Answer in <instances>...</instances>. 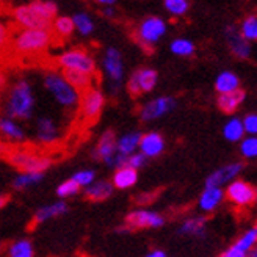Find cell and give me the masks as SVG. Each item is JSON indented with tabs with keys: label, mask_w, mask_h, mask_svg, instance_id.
I'll return each mask as SVG.
<instances>
[{
	"label": "cell",
	"mask_w": 257,
	"mask_h": 257,
	"mask_svg": "<svg viewBox=\"0 0 257 257\" xmlns=\"http://www.w3.org/2000/svg\"><path fill=\"white\" fill-rule=\"evenodd\" d=\"M57 40L52 29H22L11 38V50L22 58H38Z\"/></svg>",
	"instance_id": "cell-1"
},
{
	"label": "cell",
	"mask_w": 257,
	"mask_h": 257,
	"mask_svg": "<svg viewBox=\"0 0 257 257\" xmlns=\"http://www.w3.org/2000/svg\"><path fill=\"white\" fill-rule=\"evenodd\" d=\"M35 110V96L32 91V85L21 79L10 88L7 102H5V111L13 119H30Z\"/></svg>",
	"instance_id": "cell-2"
},
{
	"label": "cell",
	"mask_w": 257,
	"mask_h": 257,
	"mask_svg": "<svg viewBox=\"0 0 257 257\" xmlns=\"http://www.w3.org/2000/svg\"><path fill=\"white\" fill-rule=\"evenodd\" d=\"M2 157L21 173H44L52 166V159L38 154L27 148H10L5 146L2 151Z\"/></svg>",
	"instance_id": "cell-3"
},
{
	"label": "cell",
	"mask_w": 257,
	"mask_h": 257,
	"mask_svg": "<svg viewBox=\"0 0 257 257\" xmlns=\"http://www.w3.org/2000/svg\"><path fill=\"white\" fill-rule=\"evenodd\" d=\"M44 86L47 91L55 97V100L64 108H72L77 107L80 102L79 91L64 79L63 74L49 71L44 75Z\"/></svg>",
	"instance_id": "cell-4"
},
{
	"label": "cell",
	"mask_w": 257,
	"mask_h": 257,
	"mask_svg": "<svg viewBox=\"0 0 257 257\" xmlns=\"http://www.w3.org/2000/svg\"><path fill=\"white\" fill-rule=\"evenodd\" d=\"M166 29H168V25L162 18L148 16L138 24L135 30V41L143 50L152 52L154 46L166 35Z\"/></svg>",
	"instance_id": "cell-5"
},
{
	"label": "cell",
	"mask_w": 257,
	"mask_h": 257,
	"mask_svg": "<svg viewBox=\"0 0 257 257\" xmlns=\"http://www.w3.org/2000/svg\"><path fill=\"white\" fill-rule=\"evenodd\" d=\"M105 94L97 86L88 88L86 91L80 94V116L83 119L85 125H93L100 118L102 110L105 107Z\"/></svg>",
	"instance_id": "cell-6"
},
{
	"label": "cell",
	"mask_w": 257,
	"mask_h": 257,
	"mask_svg": "<svg viewBox=\"0 0 257 257\" xmlns=\"http://www.w3.org/2000/svg\"><path fill=\"white\" fill-rule=\"evenodd\" d=\"M55 63L61 69H77V71H83V72L97 75L96 60L89 55L85 49H80V47L63 52L61 55L57 57Z\"/></svg>",
	"instance_id": "cell-7"
},
{
	"label": "cell",
	"mask_w": 257,
	"mask_h": 257,
	"mask_svg": "<svg viewBox=\"0 0 257 257\" xmlns=\"http://www.w3.org/2000/svg\"><path fill=\"white\" fill-rule=\"evenodd\" d=\"M159 74L152 68H140L132 72L127 80V91L132 97H138L141 94L151 93L157 86Z\"/></svg>",
	"instance_id": "cell-8"
},
{
	"label": "cell",
	"mask_w": 257,
	"mask_h": 257,
	"mask_svg": "<svg viewBox=\"0 0 257 257\" xmlns=\"http://www.w3.org/2000/svg\"><path fill=\"white\" fill-rule=\"evenodd\" d=\"M177 105V102L171 96H159L156 99H152L140 108V119L143 122H152L157 121L163 116H166L168 113H171Z\"/></svg>",
	"instance_id": "cell-9"
},
{
	"label": "cell",
	"mask_w": 257,
	"mask_h": 257,
	"mask_svg": "<svg viewBox=\"0 0 257 257\" xmlns=\"http://www.w3.org/2000/svg\"><path fill=\"white\" fill-rule=\"evenodd\" d=\"M131 230L135 229H159L165 224V216L159 212L146 210V209H137L132 210L125 216V223Z\"/></svg>",
	"instance_id": "cell-10"
},
{
	"label": "cell",
	"mask_w": 257,
	"mask_h": 257,
	"mask_svg": "<svg viewBox=\"0 0 257 257\" xmlns=\"http://www.w3.org/2000/svg\"><path fill=\"white\" fill-rule=\"evenodd\" d=\"M224 196L237 207H248V205L255 202V188L245 181L235 179V181L227 184Z\"/></svg>",
	"instance_id": "cell-11"
},
{
	"label": "cell",
	"mask_w": 257,
	"mask_h": 257,
	"mask_svg": "<svg viewBox=\"0 0 257 257\" xmlns=\"http://www.w3.org/2000/svg\"><path fill=\"white\" fill-rule=\"evenodd\" d=\"M11 16L22 29H52V22L38 15L30 5H21L13 8Z\"/></svg>",
	"instance_id": "cell-12"
},
{
	"label": "cell",
	"mask_w": 257,
	"mask_h": 257,
	"mask_svg": "<svg viewBox=\"0 0 257 257\" xmlns=\"http://www.w3.org/2000/svg\"><path fill=\"white\" fill-rule=\"evenodd\" d=\"M116 132L113 131V128H107V131L100 135L97 145L94 146L93 152H91V157L94 160H99V162H104L107 166L111 165V160L114 157V154L118 152V148H116Z\"/></svg>",
	"instance_id": "cell-13"
},
{
	"label": "cell",
	"mask_w": 257,
	"mask_h": 257,
	"mask_svg": "<svg viewBox=\"0 0 257 257\" xmlns=\"http://www.w3.org/2000/svg\"><path fill=\"white\" fill-rule=\"evenodd\" d=\"M224 40L234 57L240 60H246L251 57V43L243 38V35L235 25H227L224 29Z\"/></svg>",
	"instance_id": "cell-14"
},
{
	"label": "cell",
	"mask_w": 257,
	"mask_h": 257,
	"mask_svg": "<svg viewBox=\"0 0 257 257\" xmlns=\"http://www.w3.org/2000/svg\"><path fill=\"white\" fill-rule=\"evenodd\" d=\"M241 171H243V163H240V162L227 163V165L221 166V168L215 170L212 174H209L207 179H205V185H207V187H221L223 188L224 185L235 181Z\"/></svg>",
	"instance_id": "cell-15"
},
{
	"label": "cell",
	"mask_w": 257,
	"mask_h": 257,
	"mask_svg": "<svg viewBox=\"0 0 257 257\" xmlns=\"http://www.w3.org/2000/svg\"><path fill=\"white\" fill-rule=\"evenodd\" d=\"M104 71L108 75L110 82L122 83L124 79V64H122V55L118 49L110 47L105 50L104 55Z\"/></svg>",
	"instance_id": "cell-16"
},
{
	"label": "cell",
	"mask_w": 257,
	"mask_h": 257,
	"mask_svg": "<svg viewBox=\"0 0 257 257\" xmlns=\"http://www.w3.org/2000/svg\"><path fill=\"white\" fill-rule=\"evenodd\" d=\"M224 198H226L224 196V190L221 187H207V185H205V188L199 195L198 207L204 213L215 212L218 209V205L223 202Z\"/></svg>",
	"instance_id": "cell-17"
},
{
	"label": "cell",
	"mask_w": 257,
	"mask_h": 257,
	"mask_svg": "<svg viewBox=\"0 0 257 257\" xmlns=\"http://www.w3.org/2000/svg\"><path fill=\"white\" fill-rule=\"evenodd\" d=\"M138 149L148 159H156L165 151V138L159 132H148L145 135H141Z\"/></svg>",
	"instance_id": "cell-18"
},
{
	"label": "cell",
	"mask_w": 257,
	"mask_h": 257,
	"mask_svg": "<svg viewBox=\"0 0 257 257\" xmlns=\"http://www.w3.org/2000/svg\"><path fill=\"white\" fill-rule=\"evenodd\" d=\"M205 232H207V218L205 216H190L184 220L177 229L179 235L195 238H204Z\"/></svg>",
	"instance_id": "cell-19"
},
{
	"label": "cell",
	"mask_w": 257,
	"mask_h": 257,
	"mask_svg": "<svg viewBox=\"0 0 257 257\" xmlns=\"http://www.w3.org/2000/svg\"><path fill=\"white\" fill-rule=\"evenodd\" d=\"M113 190H114V185L110 181H94L93 184L85 187L83 195L88 201L100 202V201L108 199L113 195Z\"/></svg>",
	"instance_id": "cell-20"
},
{
	"label": "cell",
	"mask_w": 257,
	"mask_h": 257,
	"mask_svg": "<svg viewBox=\"0 0 257 257\" xmlns=\"http://www.w3.org/2000/svg\"><path fill=\"white\" fill-rule=\"evenodd\" d=\"M63 77L66 79L77 91L79 94H82L83 91H86L88 88L93 86V82H94V77L93 74L89 72H83V71H77V69H63Z\"/></svg>",
	"instance_id": "cell-21"
},
{
	"label": "cell",
	"mask_w": 257,
	"mask_h": 257,
	"mask_svg": "<svg viewBox=\"0 0 257 257\" xmlns=\"http://www.w3.org/2000/svg\"><path fill=\"white\" fill-rule=\"evenodd\" d=\"M246 97V93L243 89H235L232 93H223V94H218V100H216V105L221 111L230 114V113H235L238 110V107L243 104V100Z\"/></svg>",
	"instance_id": "cell-22"
},
{
	"label": "cell",
	"mask_w": 257,
	"mask_h": 257,
	"mask_svg": "<svg viewBox=\"0 0 257 257\" xmlns=\"http://www.w3.org/2000/svg\"><path fill=\"white\" fill-rule=\"evenodd\" d=\"M66 212H68V204L64 202V201H57V202L43 205V207L38 209L35 212L33 221L36 224H41V223H46L49 220H52V218H58V216L64 215Z\"/></svg>",
	"instance_id": "cell-23"
},
{
	"label": "cell",
	"mask_w": 257,
	"mask_h": 257,
	"mask_svg": "<svg viewBox=\"0 0 257 257\" xmlns=\"http://www.w3.org/2000/svg\"><path fill=\"white\" fill-rule=\"evenodd\" d=\"M58 127L50 118H40L36 122V137L44 145H52L58 140Z\"/></svg>",
	"instance_id": "cell-24"
},
{
	"label": "cell",
	"mask_w": 257,
	"mask_h": 257,
	"mask_svg": "<svg viewBox=\"0 0 257 257\" xmlns=\"http://www.w3.org/2000/svg\"><path fill=\"white\" fill-rule=\"evenodd\" d=\"M138 181V170L132 168V166H121V168H116L113 174V185L114 188L118 190H127V188H132Z\"/></svg>",
	"instance_id": "cell-25"
},
{
	"label": "cell",
	"mask_w": 257,
	"mask_h": 257,
	"mask_svg": "<svg viewBox=\"0 0 257 257\" xmlns=\"http://www.w3.org/2000/svg\"><path fill=\"white\" fill-rule=\"evenodd\" d=\"M0 135L11 143H21L25 140V132L22 127L10 116H0Z\"/></svg>",
	"instance_id": "cell-26"
},
{
	"label": "cell",
	"mask_w": 257,
	"mask_h": 257,
	"mask_svg": "<svg viewBox=\"0 0 257 257\" xmlns=\"http://www.w3.org/2000/svg\"><path fill=\"white\" fill-rule=\"evenodd\" d=\"M240 88V77L232 71H223L216 75L215 79V89L218 94L232 93Z\"/></svg>",
	"instance_id": "cell-27"
},
{
	"label": "cell",
	"mask_w": 257,
	"mask_h": 257,
	"mask_svg": "<svg viewBox=\"0 0 257 257\" xmlns=\"http://www.w3.org/2000/svg\"><path fill=\"white\" fill-rule=\"evenodd\" d=\"M245 127H243V122L240 118L232 116L226 121V124L223 125V137L230 141V143H240V140L245 137Z\"/></svg>",
	"instance_id": "cell-28"
},
{
	"label": "cell",
	"mask_w": 257,
	"mask_h": 257,
	"mask_svg": "<svg viewBox=\"0 0 257 257\" xmlns=\"http://www.w3.org/2000/svg\"><path fill=\"white\" fill-rule=\"evenodd\" d=\"M141 135L143 134H140V132H128V134H124L122 137H119L116 141L118 152L124 154V156H131V154L137 152V149L140 148Z\"/></svg>",
	"instance_id": "cell-29"
},
{
	"label": "cell",
	"mask_w": 257,
	"mask_h": 257,
	"mask_svg": "<svg viewBox=\"0 0 257 257\" xmlns=\"http://www.w3.org/2000/svg\"><path fill=\"white\" fill-rule=\"evenodd\" d=\"M75 30V25L72 18L68 16H57L52 22V32L55 33V36L58 40H66L69 38Z\"/></svg>",
	"instance_id": "cell-30"
},
{
	"label": "cell",
	"mask_w": 257,
	"mask_h": 257,
	"mask_svg": "<svg viewBox=\"0 0 257 257\" xmlns=\"http://www.w3.org/2000/svg\"><path fill=\"white\" fill-rule=\"evenodd\" d=\"M29 5L38 13V15L50 22H54V19L58 15V7L52 0H32Z\"/></svg>",
	"instance_id": "cell-31"
},
{
	"label": "cell",
	"mask_w": 257,
	"mask_h": 257,
	"mask_svg": "<svg viewBox=\"0 0 257 257\" xmlns=\"http://www.w3.org/2000/svg\"><path fill=\"white\" fill-rule=\"evenodd\" d=\"M44 177V173H21L13 181V188L16 190H27L36 184H40Z\"/></svg>",
	"instance_id": "cell-32"
},
{
	"label": "cell",
	"mask_w": 257,
	"mask_h": 257,
	"mask_svg": "<svg viewBox=\"0 0 257 257\" xmlns=\"http://www.w3.org/2000/svg\"><path fill=\"white\" fill-rule=\"evenodd\" d=\"M8 257H35L33 245L29 240H16L8 246Z\"/></svg>",
	"instance_id": "cell-33"
},
{
	"label": "cell",
	"mask_w": 257,
	"mask_h": 257,
	"mask_svg": "<svg viewBox=\"0 0 257 257\" xmlns=\"http://www.w3.org/2000/svg\"><path fill=\"white\" fill-rule=\"evenodd\" d=\"M170 49L176 57H191L195 54V44L187 38H176L170 44Z\"/></svg>",
	"instance_id": "cell-34"
},
{
	"label": "cell",
	"mask_w": 257,
	"mask_h": 257,
	"mask_svg": "<svg viewBox=\"0 0 257 257\" xmlns=\"http://www.w3.org/2000/svg\"><path fill=\"white\" fill-rule=\"evenodd\" d=\"M235 245L240 246L243 251H252L254 246H257V226L246 229L237 240H235Z\"/></svg>",
	"instance_id": "cell-35"
},
{
	"label": "cell",
	"mask_w": 257,
	"mask_h": 257,
	"mask_svg": "<svg viewBox=\"0 0 257 257\" xmlns=\"http://www.w3.org/2000/svg\"><path fill=\"white\" fill-rule=\"evenodd\" d=\"M238 30L243 35V38L248 40L249 43L257 41V16L251 15V16L243 19L241 24H240V27H238Z\"/></svg>",
	"instance_id": "cell-36"
},
{
	"label": "cell",
	"mask_w": 257,
	"mask_h": 257,
	"mask_svg": "<svg viewBox=\"0 0 257 257\" xmlns=\"http://www.w3.org/2000/svg\"><path fill=\"white\" fill-rule=\"evenodd\" d=\"M163 5L171 16L182 18L190 10V0H163Z\"/></svg>",
	"instance_id": "cell-37"
},
{
	"label": "cell",
	"mask_w": 257,
	"mask_h": 257,
	"mask_svg": "<svg viewBox=\"0 0 257 257\" xmlns=\"http://www.w3.org/2000/svg\"><path fill=\"white\" fill-rule=\"evenodd\" d=\"M72 21H74V25H75V30L79 32L80 35L88 36V35L93 33L94 22L91 21V18H89L86 13H77V15H74Z\"/></svg>",
	"instance_id": "cell-38"
},
{
	"label": "cell",
	"mask_w": 257,
	"mask_h": 257,
	"mask_svg": "<svg viewBox=\"0 0 257 257\" xmlns=\"http://www.w3.org/2000/svg\"><path fill=\"white\" fill-rule=\"evenodd\" d=\"M240 154L245 159H257V135H246L240 140Z\"/></svg>",
	"instance_id": "cell-39"
},
{
	"label": "cell",
	"mask_w": 257,
	"mask_h": 257,
	"mask_svg": "<svg viewBox=\"0 0 257 257\" xmlns=\"http://www.w3.org/2000/svg\"><path fill=\"white\" fill-rule=\"evenodd\" d=\"M80 190H82V187L71 177V179H68V181H64L63 184H60L57 187V196H60L61 199H66V198L79 195Z\"/></svg>",
	"instance_id": "cell-40"
},
{
	"label": "cell",
	"mask_w": 257,
	"mask_h": 257,
	"mask_svg": "<svg viewBox=\"0 0 257 257\" xmlns=\"http://www.w3.org/2000/svg\"><path fill=\"white\" fill-rule=\"evenodd\" d=\"M72 179L82 188H85V187H88L89 184H93L96 181V173L93 170H82V171H77L72 176Z\"/></svg>",
	"instance_id": "cell-41"
},
{
	"label": "cell",
	"mask_w": 257,
	"mask_h": 257,
	"mask_svg": "<svg viewBox=\"0 0 257 257\" xmlns=\"http://www.w3.org/2000/svg\"><path fill=\"white\" fill-rule=\"evenodd\" d=\"M11 38H13V32L10 30V27L7 24H4L0 21V54L7 52L11 46Z\"/></svg>",
	"instance_id": "cell-42"
},
{
	"label": "cell",
	"mask_w": 257,
	"mask_h": 257,
	"mask_svg": "<svg viewBox=\"0 0 257 257\" xmlns=\"http://www.w3.org/2000/svg\"><path fill=\"white\" fill-rule=\"evenodd\" d=\"M148 162V157L145 156L143 152H134L131 154V156H127V166H132V168L135 170H140V168H143V166L146 165Z\"/></svg>",
	"instance_id": "cell-43"
},
{
	"label": "cell",
	"mask_w": 257,
	"mask_h": 257,
	"mask_svg": "<svg viewBox=\"0 0 257 257\" xmlns=\"http://www.w3.org/2000/svg\"><path fill=\"white\" fill-rule=\"evenodd\" d=\"M241 122L246 135H257V113H248Z\"/></svg>",
	"instance_id": "cell-44"
},
{
	"label": "cell",
	"mask_w": 257,
	"mask_h": 257,
	"mask_svg": "<svg viewBox=\"0 0 257 257\" xmlns=\"http://www.w3.org/2000/svg\"><path fill=\"white\" fill-rule=\"evenodd\" d=\"M248 254H249V252L243 251L240 246H237L235 243H234L232 246H229L227 249H224L218 257H248Z\"/></svg>",
	"instance_id": "cell-45"
},
{
	"label": "cell",
	"mask_w": 257,
	"mask_h": 257,
	"mask_svg": "<svg viewBox=\"0 0 257 257\" xmlns=\"http://www.w3.org/2000/svg\"><path fill=\"white\" fill-rule=\"evenodd\" d=\"M154 198H156V195H154V193H141V195L137 196V202L141 204V205H145V204L152 202Z\"/></svg>",
	"instance_id": "cell-46"
},
{
	"label": "cell",
	"mask_w": 257,
	"mask_h": 257,
	"mask_svg": "<svg viewBox=\"0 0 257 257\" xmlns=\"http://www.w3.org/2000/svg\"><path fill=\"white\" fill-rule=\"evenodd\" d=\"M102 13H104V16H105V18H110V19L116 16V10L113 8V5H107V8L102 10Z\"/></svg>",
	"instance_id": "cell-47"
},
{
	"label": "cell",
	"mask_w": 257,
	"mask_h": 257,
	"mask_svg": "<svg viewBox=\"0 0 257 257\" xmlns=\"http://www.w3.org/2000/svg\"><path fill=\"white\" fill-rule=\"evenodd\" d=\"M7 83H8V77L2 69H0V93H2L4 89L7 88Z\"/></svg>",
	"instance_id": "cell-48"
},
{
	"label": "cell",
	"mask_w": 257,
	"mask_h": 257,
	"mask_svg": "<svg viewBox=\"0 0 257 257\" xmlns=\"http://www.w3.org/2000/svg\"><path fill=\"white\" fill-rule=\"evenodd\" d=\"M145 257H166V252L162 251V249H152V251H149Z\"/></svg>",
	"instance_id": "cell-49"
},
{
	"label": "cell",
	"mask_w": 257,
	"mask_h": 257,
	"mask_svg": "<svg viewBox=\"0 0 257 257\" xmlns=\"http://www.w3.org/2000/svg\"><path fill=\"white\" fill-rule=\"evenodd\" d=\"M8 201H10L8 195H2V193H0V209H4L5 205L8 204Z\"/></svg>",
	"instance_id": "cell-50"
},
{
	"label": "cell",
	"mask_w": 257,
	"mask_h": 257,
	"mask_svg": "<svg viewBox=\"0 0 257 257\" xmlns=\"http://www.w3.org/2000/svg\"><path fill=\"white\" fill-rule=\"evenodd\" d=\"M96 2L100 5H114L116 4V0H96Z\"/></svg>",
	"instance_id": "cell-51"
},
{
	"label": "cell",
	"mask_w": 257,
	"mask_h": 257,
	"mask_svg": "<svg viewBox=\"0 0 257 257\" xmlns=\"http://www.w3.org/2000/svg\"><path fill=\"white\" fill-rule=\"evenodd\" d=\"M248 257H257V246H254V249H252V251H249Z\"/></svg>",
	"instance_id": "cell-52"
},
{
	"label": "cell",
	"mask_w": 257,
	"mask_h": 257,
	"mask_svg": "<svg viewBox=\"0 0 257 257\" xmlns=\"http://www.w3.org/2000/svg\"><path fill=\"white\" fill-rule=\"evenodd\" d=\"M255 201H257V188H255Z\"/></svg>",
	"instance_id": "cell-53"
}]
</instances>
